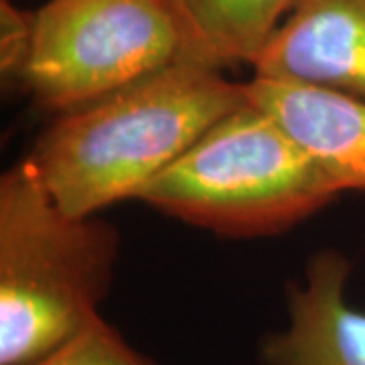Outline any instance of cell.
Segmentation results:
<instances>
[{"instance_id":"cell-6","label":"cell","mask_w":365,"mask_h":365,"mask_svg":"<svg viewBox=\"0 0 365 365\" xmlns=\"http://www.w3.org/2000/svg\"><path fill=\"white\" fill-rule=\"evenodd\" d=\"M252 69L365 98V0H299Z\"/></svg>"},{"instance_id":"cell-3","label":"cell","mask_w":365,"mask_h":365,"mask_svg":"<svg viewBox=\"0 0 365 365\" xmlns=\"http://www.w3.org/2000/svg\"><path fill=\"white\" fill-rule=\"evenodd\" d=\"M339 195L292 134L248 98L136 199L217 235L262 237L287 232Z\"/></svg>"},{"instance_id":"cell-5","label":"cell","mask_w":365,"mask_h":365,"mask_svg":"<svg viewBox=\"0 0 365 365\" xmlns=\"http://www.w3.org/2000/svg\"><path fill=\"white\" fill-rule=\"evenodd\" d=\"M351 262L337 250L313 254L287 288V325L258 345L260 365H365V313L347 300Z\"/></svg>"},{"instance_id":"cell-10","label":"cell","mask_w":365,"mask_h":365,"mask_svg":"<svg viewBox=\"0 0 365 365\" xmlns=\"http://www.w3.org/2000/svg\"><path fill=\"white\" fill-rule=\"evenodd\" d=\"M33 33V11L26 13L13 0H0V71L19 81L25 67Z\"/></svg>"},{"instance_id":"cell-2","label":"cell","mask_w":365,"mask_h":365,"mask_svg":"<svg viewBox=\"0 0 365 365\" xmlns=\"http://www.w3.org/2000/svg\"><path fill=\"white\" fill-rule=\"evenodd\" d=\"M120 234L59 207L23 158L0 179V365H33L100 317Z\"/></svg>"},{"instance_id":"cell-4","label":"cell","mask_w":365,"mask_h":365,"mask_svg":"<svg viewBox=\"0 0 365 365\" xmlns=\"http://www.w3.org/2000/svg\"><path fill=\"white\" fill-rule=\"evenodd\" d=\"M177 59L185 39L169 0H47L33 11L19 83L61 114Z\"/></svg>"},{"instance_id":"cell-7","label":"cell","mask_w":365,"mask_h":365,"mask_svg":"<svg viewBox=\"0 0 365 365\" xmlns=\"http://www.w3.org/2000/svg\"><path fill=\"white\" fill-rule=\"evenodd\" d=\"M248 98L292 134L341 193L365 191V98L256 76Z\"/></svg>"},{"instance_id":"cell-9","label":"cell","mask_w":365,"mask_h":365,"mask_svg":"<svg viewBox=\"0 0 365 365\" xmlns=\"http://www.w3.org/2000/svg\"><path fill=\"white\" fill-rule=\"evenodd\" d=\"M33 365H158L134 349L126 337L104 317H96L90 325L61 349Z\"/></svg>"},{"instance_id":"cell-8","label":"cell","mask_w":365,"mask_h":365,"mask_svg":"<svg viewBox=\"0 0 365 365\" xmlns=\"http://www.w3.org/2000/svg\"><path fill=\"white\" fill-rule=\"evenodd\" d=\"M299 0H169L185 59L225 69L254 66Z\"/></svg>"},{"instance_id":"cell-1","label":"cell","mask_w":365,"mask_h":365,"mask_svg":"<svg viewBox=\"0 0 365 365\" xmlns=\"http://www.w3.org/2000/svg\"><path fill=\"white\" fill-rule=\"evenodd\" d=\"M248 100V83L191 59L57 114L26 155L59 207L98 215L136 199L203 132Z\"/></svg>"}]
</instances>
